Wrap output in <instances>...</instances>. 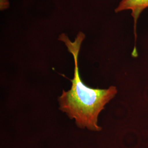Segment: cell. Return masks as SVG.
<instances>
[{"label": "cell", "instance_id": "6da1fadb", "mask_svg": "<svg viewBox=\"0 0 148 148\" xmlns=\"http://www.w3.org/2000/svg\"><path fill=\"white\" fill-rule=\"evenodd\" d=\"M85 37L83 32H79L74 42H71L65 34L59 38L73 54L75 63L74 78L70 79L71 87L68 91L63 90L59 97V110L66 113L70 119H74L77 127L98 132L102 129L98 124L99 115L115 97L117 90L114 86L107 89L92 88L83 82L79 75L78 57Z\"/></svg>", "mask_w": 148, "mask_h": 148}, {"label": "cell", "instance_id": "7a4b0ae2", "mask_svg": "<svg viewBox=\"0 0 148 148\" xmlns=\"http://www.w3.org/2000/svg\"><path fill=\"white\" fill-rule=\"evenodd\" d=\"M148 7V0H122L119 5L115 9L118 13L124 10H131V15L134 19V32L135 38H137L136 27L138 19L141 13Z\"/></svg>", "mask_w": 148, "mask_h": 148}]
</instances>
